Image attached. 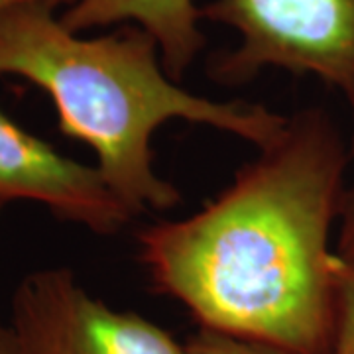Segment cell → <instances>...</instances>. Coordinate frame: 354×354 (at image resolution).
<instances>
[{
    "label": "cell",
    "instance_id": "1",
    "mask_svg": "<svg viewBox=\"0 0 354 354\" xmlns=\"http://www.w3.org/2000/svg\"><path fill=\"white\" fill-rule=\"evenodd\" d=\"M351 162L329 114H291L215 199L140 230V262L153 288L183 305L199 329L330 354L341 270L333 227Z\"/></svg>",
    "mask_w": 354,
    "mask_h": 354
},
{
    "label": "cell",
    "instance_id": "3",
    "mask_svg": "<svg viewBox=\"0 0 354 354\" xmlns=\"http://www.w3.org/2000/svg\"><path fill=\"white\" fill-rule=\"evenodd\" d=\"M201 18L239 34V46L213 59L218 83L283 69L323 81L354 109V0H213Z\"/></svg>",
    "mask_w": 354,
    "mask_h": 354
},
{
    "label": "cell",
    "instance_id": "9",
    "mask_svg": "<svg viewBox=\"0 0 354 354\" xmlns=\"http://www.w3.org/2000/svg\"><path fill=\"white\" fill-rule=\"evenodd\" d=\"M341 227H339V241H337V250L342 256L354 252V187L346 189L344 203H342Z\"/></svg>",
    "mask_w": 354,
    "mask_h": 354
},
{
    "label": "cell",
    "instance_id": "5",
    "mask_svg": "<svg viewBox=\"0 0 354 354\" xmlns=\"http://www.w3.org/2000/svg\"><path fill=\"white\" fill-rule=\"evenodd\" d=\"M34 201L62 221L114 236L136 213L118 199L101 171L57 152L0 106V203Z\"/></svg>",
    "mask_w": 354,
    "mask_h": 354
},
{
    "label": "cell",
    "instance_id": "10",
    "mask_svg": "<svg viewBox=\"0 0 354 354\" xmlns=\"http://www.w3.org/2000/svg\"><path fill=\"white\" fill-rule=\"evenodd\" d=\"M0 354H16L12 330H10L8 325H4L2 321H0Z\"/></svg>",
    "mask_w": 354,
    "mask_h": 354
},
{
    "label": "cell",
    "instance_id": "6",
    "mask_svg": "<svg viewBox=\"0 0 354 354\" xmlns=\"http://www.w3.org/2000/svg\"><path fill=\"white\" fill-rule=\"evenodd\" d=\"M59 20L75 34L127 22L138 26L156 39L165 71L176 81L187 73L207 44L199 28L201 6L195 0H75Z\"/></svg>",
    "mask_w": 354,
    "mask_h": 354
},
{
    "label": "cell",
    "instance_id": "8",
    "mask_svg": "<svg viewBox=\"0 0 354 354\" xmlns=\"http://www.w3.org/2000/svg\"><path fill=\"white\" fill-rule=\"evenodd\" d=\"M185 354H293L276 346L244 341L223 333L199 329L185 342Z\"/></svg>",
    "mask_w": 354,
    "mask_h": 354
},
{
    "label": "cell",
    "instance_id": "2",
    "mask_svg": "<svg viewBox=\"0 0 354 354\" xmlns=\"http://www.w3.org/2000/svg\"><path fill=\"white\" fill-rule=\"evenodd\" d=\"M75 0H20L0 10V77L39 87L53 102L62 134L87 144L97 169L136 216L181 203L153 169L152 136L187 120L246 140L258 150L283 132L290 116L264 104L215 101L179 87L156 39L138 26L81 38L57 10Z\"/></svg>",
    "mask_w": 354,
    "mask_h": 354
},
{
    "label": "cell",
    "instance_id": "4",
    "mask_svg": "<svg viewBox=\"0 0 354 354\" xmlns=\"http://www.w3.org/2000/svg\"><path fill=\"white\" fill-rule=\"evenodd\" d=\"M16 354H185L162 325L88 293L67 268L28 274L14 290Z\"/></svg>",
    "mask_w": 354,
    "mask_h": 354
},
{
    "label": "cell",
    "instance_id": "7",
    "mask_svg": "<svg viewBox=\"0 0 354 354\" xmlns=\"http://www.w3.org/2000/svg\"><path fill=\"white\" fill-rule=\"evenodd\" d=\"M330 354H354V252L342 256L337 281V321Z\"/></svg>",
    "mask_w": 354,
    "mask_h": 354
},
{
    "label": "cell",
    "instance_id": "13",
    "mask_svg": "<svg viewBox=\"0 0 354 354\" xmlns=\"http://www.w3.org/2000/svg\"><path fill=\"white\" fill-rule=\"evenodd\" d=\"M2 207H4V203H0V211H2Z\"/></svg>",
    "mask_w": 354,
    "mask_h": 354
},
{
    "label": "cell",
    "instance_id": "11",
    "mask_svg": "<svg viewBox=\"0 0 354 354\" xmlns=\"http://www.w3.org/2000/svg\"><path fill=\"white\" fill-rule=\"evenodd\" d=\"M16 2H20V0H0V10L8 8L10 4H16Z\"/></svg>",
    "mask_w": 354,
    "mask_h": 354
},
{
    "label": "cell",
    "instance_id": "12",
    "mask_svg": "<svg viewBox=\"0 0 354 354\" xmlns=\"http://www.w3.org/2000/svg\"><path fill=\"white\" fill-rule=\"evenodd\" d=\"M348 148H351V156H353V162H354V132H353V136H351V142H348Z\"/></svg>",
    "mask_w": 354,
    "mask_h": 354
}]
</instances>
